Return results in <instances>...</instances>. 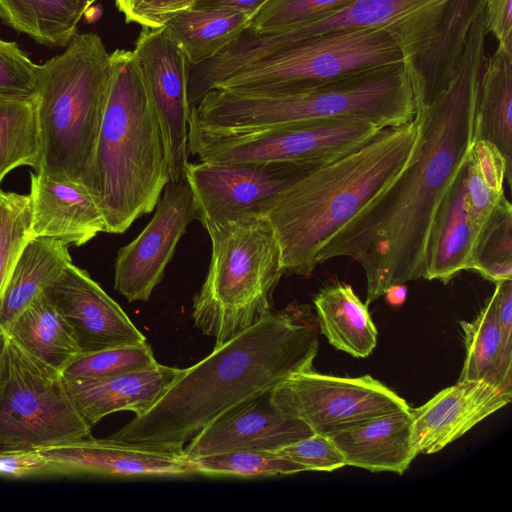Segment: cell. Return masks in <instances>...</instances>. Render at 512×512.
I'll return each mask as SVG.
<instances>
[{"instance_id": "obj_1", "label": "cell", "mask_w": 512, "mask_h": 512, "mask_svg": "<svg viewBox=\"0 0 512 512\" xmlns=\"http://www.w3.org/2000/svg\"><path fill=\"white\" fill-rule=\"evenodd\" d=\"M488 32L482 10L472 23L448 86L418 105L422 125L418 158L382 195L328 243L321 264L349 257L363 268L368 306L392 285L425 279L434 222L474 143V119Z\"/></svg>"}, {"instance_id": "obj_2", "label": "cell", "mask_w": 512, "mask_h": 512, "mask_svg": "<svg viewBox=\"0 0 512 512\" xmlns=\"http://www.w3.org/2000/svg\"><path fill=\"white\" fill-rule=\"evenodd\" d=\"M319 332L309 305L291 303L271 311L183 369L146 412L109 438L183 451L188 441L228 409L272 390L292 373L312 369Z\"/></svg>"}, {"instance_id": "obj_3", "label": "cell", "mask_w": 512, "mask_h": 512, "mask_svg": "<svg viewBox=\"0 0 512 512\" xmlns=\"http://www.w3.org/2000/svg\"><path fill=\"white\" fill-rule=\"evenodd\" d=\"M422 125L417 116L382 129L348 154L320 165L285 189L269 206L284 274L309 276L334 236L387 191L418 158Z\"/></svg>"}, {"instance_id": "obj_4", "label": "cell", "mask_w": 512, "mask_h": 512, "mask_svg": "<svg viewBox=\"0 0 512 512\" xmlns=\"http://www.w3.org/2000/svg\"><path fill=\"white\" fill-rule=\"evenodd\" d=\"M111 83L87 189L121 234L152 212L170 182L166 148L140 66L129 50L111 53Z\"/></svg>"}, {"instance_id": "obj_5", "label": "cell", "mask_w": 512, "mask_h": 512, "mask_svg": "<svg viewBox=\"0 0 512 512\" xmlns=\"http://www.w3.org/2000/svg\"><path fill=\"white\" fill-rule=\"evenodd\" d=\"M190 116L204 128L221 131L335 118L387 128L411 122L416 99L404 64L395 63L292 93L214 88L191 107Z\"/></svg>"}, {"instance_id": "obj_6", "label": "cell", "mask_w": 512, "mask_h": 512, "mask_svg": "<svg viewBox=\"0 0 512 512\" xmlns=\"http://www.w3.org/2000/svg\"><path fill=\"white\" fill-rule=\"evenodd\" d=\"M484 0H356L303 26L268 34L270 52L328 31L380 28L396 41L415 97L432 101L451 81Z\"/></svg>"}, {"instance_id": "obj_7", "label": "cell", "mask_w": 512, "mask_h": 512, "mask_svg": "<svg viewBox=\"0 0 512 512\" xmlns=\"http://www.w3.org/2000/svg\"><path fill=\"white\" fill-rule=\"evenodd\" d=\"M111 72V53L92 32L77 33L61 54L40 65L34 98L40 139L36 172L87 186Z\"/></svg>"}, {"instance_id": "obj_8", "label": "cell", "mask_w": 512, "mask_h": 512, "mask_svg": "<svg viewBox=\"0 0 512 512\" xmlns=\"http://www.w3.org/2000/svg\"><path fill=\"white\" fill-rule=\"evenodd\" d=\"M211 240L206 279L193 299L195 326L221 344L271 312L284 274L281 251L265 214L205 227Z\"/></svg>"}, {"instance_id": "obj_9", "label": "cell", "mask_w": 512, "mask_h": 512, "mask_svg": "<svg viewBox=\"0 0 512 512\" xmlns=\"http://www.w3.org/2000/svg\"><path fill=\"white\" fill-rule=\"evenodd\" d=\"M395 63H403V57L387 31L334 30L296 41L229 75L214 88L243 93H292Z\"/></svg>"}, {"instance_id": "obj_10", "label": "cell", "mask_w": 512, "mask_h": 512, "mask_svg": "<svg viewBox=\"0 0 512 512\" xmlns=\"http://www.w3.org/2000/svg\"><path fill=\"white\" fill-rule=\"evenodd\" d=\"M382 129L356 118H335L221 131L189 116L188 149L213 163L293 162L320 166L361 147Z\"/></svg>"}, {"instance_id": "obj_11", "label": "cell", "mask_w": 512, "mask_h": 512, "mask_svg": "<svg viewBox=\"0 0 512 512\" xmlns=\"http://www.w3.org/2000/svg\"><path fill=\"white\" fill-rule=\"evenodd\" d=\"M89 436L91 428L75 410L61 372L7 335L0 368V447L43 449Z\"/></svg>"}, {"instance_id": "obj_12", "label": "cell", "mask_w": 512, "mask_h": 512, "mask_svg": "<svg viewBox=\"0 0 512 512\" xmlns=\"http://www.w3.org/2000/svg\"><path fill=\"white\" fill-rule=\"evenodd\" d=\"M274 406L317 434L330 436L380 415L411 409L370 375L339 377L312 369L290 374L271 391Z\"/></svg>"}, {"instance_id": "obj_13", "label": "cell", "mask_w": 512, "mask_h": 512, "mask_svg": "<svg viewBox=\"0 0 512 512\" xmlns=\"http://www.w3.org/2000/svg\"><path fill=\"white\" fill-rule=\"evenodd\" d=\"M318 166L293 162H188V182L203 227L249 214H265L290 185Z\"/></svg>"}, {"instance_id": "obj_14", "label": "cell", "mask_w": 512, "mask_h": 512, "mask_svg": "<svg viewBox=\"0 0 512 512\" xmlns=\"http://www.w3.org/2000/svg\"><path fill=\"white\" fill-rule=\"evenodd\" d=\"M133 53L156 112L166 148L170 182L185 179L189 158L190 64L164 27L142 28Z\"/></svg>"}, {"instance_id": "obj_15", "label": "cell", "mask_w": 512, "mask_h": 512, "mask_svg": "<svg viewBox=\"0 0 512 512\" xmlns=\"http://www.w3.org/2000/svg\"><path fill=\"white\" fill-rule=\"evenodd\" d=\"M154 210L142 232L116 256L114 288L129 302L149 300L188 225L198 218L185 179L169 182Z\"/></svg>"}, {"instance_id": "obj_16", "label": "cell", "mask_w": 512, "mask_h": 512, "mask_svg": "<svg viewBox=\"0 0 512 512\" xmlns=\"http://www.w3.org/2000/svg\"><path fill=\"white\" fill-rule=\"evenodd\" d=\"M45 294L70 327L81 354L147 342L118 303L72 262Z\"/></svg>"}, {"instance_id": "obj_17", "label": "cell", "mask_w": 512, "mask_h": 512, "mask_svg": "<svg viewBox=\"0 0 512 512\" xmlns=\"http://www.w3.org/2000/svg\"><path fill=\"white\" fill-rule=\"evenodd\" d=\"M271 391L228 409L199 431L183 448L191 459L233 450L276 451L312 435L303 421L278 410Z\"/></svg>"}, {"instance_id": "obj_18", "label": "cell", "mask_w": 512, "mask_h": 512, "mask_svg": "<svg viewBox=\"0 0 512 512\" xmlns=\"http://www.w3.org/2000/svg\"><path fill=\"white\" fill-rule=\"evenodd\" d=\"M511 399L512 389L485 381L458 380L411 410L412 442L417 454L441 451Z\"/></svg>"}, {"instance_id": "obj_19", "label": "cell", "mask_w": 512, "mask_h": 512, "mask_svg": "<svg viewBox=\"0 0 512 512\" xmlns=\"http://www.w3.org/2000/svg\"><path fill=\"white\" fill-rule=\"evenodd\" d=\"M67 474L98 476H182L193 474L183 451H167L92 436L40 449Z\"/></svg>"}, {"instance_id": "obj_20", "label": "cell", "mask_w": 512, "mask_h": 512, "mask_svg": "<svg viewBox=\"0 0 512 512\" xmlns=\"http://www.w3.org/2000/svg\"><path fill=\"white\" fill-rule=\"evenodd\" d=\"M31 231L81 246L106 233L105 220L91 192L80 182L36 172L30 177Z\"/></svg>"}, {"instance_id": "obj_21", "label": "cell", "mask_w": 512, "mask_h": 512, "mask_svg": "<svg viewBox=\"0 0 512 512\" xmlns=\"http://www.w3.org/2000/svg\"><path fill=\"white\" fill-rule=\"evenodd\" d=\"M183 369L155 366L116 376L64 379L66 392L79 416L92 429L105 416L118 411L146 412L177 379Z\"/></svg>"}, {"instance_id": "obj_22", "label": "cell", "mask_w": 512, "mask_h": 512, "mask_svg": "<svg viewBox=\"0 0 512 512\" xmlns=\"http://www.w3.org/2000/svg\"><path fill=\"white\" fill-rule=\"evenodd\" d=\"M411 409L367 419L328 436L346 466L402 475L418 456L412 442Z\"/></svg>"}, {"instance_id": "obj_23", "label": "cell", "mask_w": 512, "mask_h": 512, "mask_svg": "<svg viewBox=\"0 0 512 512\" xmlns=\"http://www.w3.org/2000/svg\"><path fill=\"white\" fill-rule=\"evenodd\" d=\"M483 227L468 207L462 170L434 222L428 245L425 279L446 284L461 271L471 270L475 247Z\"/></svg>"}, {"instance_id": "obj_24", "label": "cell", "mask_w": 512, "mask_h": 512, "mask_svg": "<svg viewBox=\"0 0 512 512\" xmlns=\"http://www.w3.org/2000/svg\"><path fill=\"white\" fill-rule=\"evenodd\" d=\"M68 246L49 237H32L26 243L0 297V331L6 332L72 262Z\"/></svg>"}, {"instance_id": "obj_25", "label": "cell", "mask_w": 512, "mask_h": 512, "mask_svg": "<svg viewBox=\"0 0 512 512\" xmlns=\"http://www.w3.org/2000/svg\"><path fill=\"white\" fill-rule=\"evenodd\" d=\"M319 331L329 343L356 358L368 357L377 344V329L368 306L345 283L322 288L313 299Z\"/></svg>"}, {"instance_id": "obj_26", "label": "cell", "mask_w": 512, "mask_h": 512, "mask_svg": "<svg viewBox=\"0 0 512 512\" xmlns=\"http://www.w3.org/2000/svg\"><path fill=\"white\" fill-rule=\"evenodd\" d=\"M251 20L252 15L242 11L191 7L177 13L163 27L190 66H196L225 51L249 28Z\"/></svg>"}, {"instance_id": "obj_27", "label": "cell", "mask_w": 512, "mask_h": 512, "mask_svg": "<svg viewBox=\"0 0 512 512\" xmlns=\"http://www.w3.org/2000/svg\"><path fill=\"white\" fill-rule=\"evenodd\" d=\"M495 145L512 174V51L498 45L486 58L474 119V141Z\"/></svg>"}, {"instance_id": "obj_28", "label": "cell", "mask_w": 512, "mask_h": 512, "mask_svg": "<svg viewBox=\"0 0 512 512\" xmlns=\"http://www.w3.org/2000/svg\"><path fill=\"white\" fill-rule=\"evenodd\" d=\"M6 334L59 372L81 354L70 327L45 292L19 314Z\"/></svg>"}, {"instance_id": "obj_29", "label": "cell", "mask_w": 512, "mask_h": 512, "mask_svg": "<svg viewBox=\"0 0 512 512\" xmlns=\"http://www.w3.org/2000/svg\"><path fill=\"white\" fill-rule=\"evenodd\" d=\"M460 325L466 356L459 380L512 389V344L505 341L499 328L492 295L472 321Z\"/></svg>"}, {"instance_id": "obj_30", "label": "cell", "mask_w": 512, "mask_h": 512, "mask_svg": "<svg viewBox=\"0 0 512 512\" xmlns=\"http://www.w3.org/2000/svg\"><path fill=\"white\" fill-rule=\"evenodd\" d=\"M85 13L75 0H0V19L46 46L66 47Z\"/></svg>"}, {"instance_id": "obj_31", "label": "cell", "mask_w": 512, "mask_h": 512, "mask_svg": "<svg viewBox=\"0 0 512 512\" xmlns=\"http://www.w3.org/2000/svg\"><path fill=\"white\" fill-rule=\"evenodd\" d=\"M465 196L475 220L484 226L504 194L512 174L504 156L492 143L474 141L464 169Z\"/></svg>"}, {"instance_id": "obj_32", "label": "cell", "mask_w": 512, "mask_h": 512, "mask_svg": "<svg viewBox=\"0 0 512 512\" xmlns=\"http://www.w3.org/2000/svg\"><path fill=\"white\" fill-rule=\"evenodd\" d=\"M40 139L34 99L0 97V183L13 169H38Z\"/></svg>"}, {"instance_id": "obj_33", "label": "cell", "mask_w": 512, "mask_h": 512, "mask_svg": "<svg viewBox=\"0 0 512 512\" xmlns=\"http://www.w3.org/2000/svg\"><path fill=\"white\" fill-rule=\"evenodd\" d=\"M471 270L493 283L512 280V206L505 195L480 233Z\"/></svg>"}, {"instance_id": "obj_34", "label": "cell", "mask_w": 512, "mask_h": 512, "mask_svg": "<svg viewBox=\"0 0 512 512\" xmlns=\"http://www.w3.org/2000/svg\"><path fill=\"white\" fill-rule=\"evenodd\" d=\"M194 473L240 477L288 475L306 468L275 452L264 450H233L189 459Z\"/></svg>"}, {"instance_id": "obj_35", "label": "cell", "mask_w": 512, "mask_h": 512, "mask_svg": "<svg viewBox=\"0 0 512 512\" xmlns=\"http://www.w3.org/2000/svg\"><path fill=\"white\" fill-rule=\"evenodd\" d=\"M157 363L152 348L146 342L81 354L61 374L68 380L98 379L147 369Z\"/></svg>"}, {"instance_id": "obj_36", "label": "cell", "mask_w": 512, "mask_h": 512, "mask_svg": "<svg viewBox=\"0 0 512 512\" xmlns=\"http://www.w3.org/2000/svg\"><path fill=\"white\" fill-rule=\"evenodd\" d=\"M356 0H267L252 17L249 30L273 34L338 12Z\"/></svg>"}, {"instance_id": "obj_37", "label": "cell", "mask_w": 512, "mask_h": 512, "mask_svg": "<svg viewBox=\"0 0 512 512\" xmlns=\"http://www.w3.org/2000/svg\"><path fill=\"white\" fill-rule=\"evenodd\" d=\"M31 231V203L28 194H0V297Z\"/></svg>"}, {"instance_id": "obj_38", "label": "cell", "mask_w": 512, "mask_h": 512, "mask_svg": "<svg viewBox=\"0 0 512 512\" xmlns=\"http://www.w3.org/2000/svg\"><path fill=\"white\" fill-rule=\"evenodd\" d=\"M39 70L17 43L0 39V97L34 99Z\"/></svg>"}, {"instance_id": "obj_39", "label": "cell", "mask_w": 512, "mask_h": 512, "mask_svg": "<svg viewBox=\"0 0 512 512\" xmlns=\"http://www.w3.org/2000/svg\"><path fill=\"white\" fill-rule=\"evenodd\" d=\"M274 452L304 466L307 471L331 472L346 466L342 453L332 440L317 433Z\"/></svg>"}, {"instance_id": "obj_40", "label": "cell", "mask_w": 512, "mask_h": 512, "mask_svg": "<svg viewBox=\"0 0 512 512\" xmlns=\"http://www.w3.org/2000/svg\"><path fill=\"white\" fill-rule=\"evenodd\" d=\"M127 23L142 28H160L182 10L194 6L196 0H114Z\"/></svg>"}, {"instance_id": "obj_41", "label": "cell", "mask_w": 512, "mask_h": 512, "mask_svg": "<svg viewBox=\"0 0 512 512\" xmlns=\"http://www.w3.org/2000/svg\"><path fill=\"white\" fill-rule=\"evenodd\" d=\"M67 474L59 463L47 458L40 449L0 447V476L23 478Z\"/></svg>"}, {"instance_id": "obj_42", "label": "cell", "mask_w": 512, "mask_h": 512, "mask_svg": "<svg viewBox=\"0 0 512 512\" xmlns=\"http://www.w3.org/2000/svg\"><path fill=\"white\" fill-rule=\"evenodd\" d=\"M484 13L487 32L512 51V0H484Z\"/></svg>"}, {"instance_id": "obj_43", "label": "cell", "mask_w": 512, "mask_h": 512, "mask_svg": "<svg viewBox=\"0 0 512 512\" xmlns=\"http://www.w3.org/2000/svg\"><path fill=\"white\" fill-rule=\"evenodd\" d=\"M494 312L505 341L512 344V280L495 283Z\"/></svg>"}, {"instance_id": "obj_44", "label": "cell", "mask_w": 512, "mask_h": 512, "mask_svg": "<svg viewBox=\"0 0 512 512\" xmlns=\"http://www.w3.org/2000/svg\"><path fill=\"white\" fill-rule=\"evenodd\" d=\"M267 0H196L193 7L232 9L246 12L252 17Z\"/></svg>"}, {"instance_id": "obj_45", "label": "cell", "mask_w": 512, "mask_h": 512, "mask_svg": "<svg viewBox=\"0 0 512 512\" xmlns=\"http://www.w3.org/2000/svg\"><path fill=\"white\" fill-rule=\"evenodd\" d=\"M384 296L391 306H401L406 300L407 288L404 284L392 285L385 291Z\"/></svg>"}, {"instance_id": "obj_46", "label": "cell", "mask_w": 512, "mask_h": 512, "mask_svg": "<svg viewBox=\"0 0 512 512\" xmlns=\"http://www.w3.org/2000/svg\"><path fill=\"white\" fill-rule=\"evenodd\" d=\"M6 338H7L6 333L0 331V368H1V362H2V357H3V353H4Z\"/></svg>"}, {"instance_id": "obj_47", "label": "cell", "mask_w": 512, "mask_h": 512, "mask_svg": "<svg viewBox=\"0 0 512 512\" xmlns=\"http://www.w3.org/2000/svg\"><path fill=\"white\" fill-rule=\"evenodd\" d=\"M85 11L90 8L93 3H95L97 0H75Z\"/></svg>"}, {"instance_id": "obj_48", "label": "cell", "mask_w": 512, "mask_h": 512, "mask_svg": "<svg viewBox=\"0 0 512 512\" xmlns=\"http://www.w3.org/2000/svg\"><path fill=\"white\" fill-rule=\"evenodd\" d=\"M2 190L0 189V194H1Z\"/></svg>"}]
</instances>
